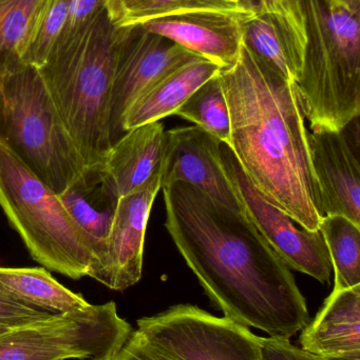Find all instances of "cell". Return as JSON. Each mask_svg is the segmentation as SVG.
Instances as JSON below:
<instances>
[{
    "label": "cell",
    "mask_w": 360,
    "mask_h": 360,
    "mask_svg": "<svg viewBox=\"0 0 360 360\" xmlns=\"http://www.w3.org/2000/svg\"><path fill=\"white\" fill-rule=\"evenodd\" d=\"M162 190L165 228L224 317L283 340L308 325L306 298L291 270L244 214L186 182Z\"/></svg>",
    "instance_id": "1"
},
{
    "label": "cell",
    "mask_w": 360,
    "mask_h": 360,
    "mask_svg": "<svg viewBox=\"0 0 360 360\" xmlns=\"http://www.w3.org/2000/svg\"><path fill=\"white\" fill-rule=\"evenodd\" d=\"M230 118V146L260 194L300 226L319 231L323 214L309 132L295 82L258 58L244 42L218 73Z\"/></svg>",
    "instance_id": "2"
},
{
    "label": "cell",
    "mask_w": 360,
    "mask_h": 360,
    "mask_svg": "<svg viewBox=\"0 0 360 360\" xmlns=\"http://www.w3.org/2000/svg\"><path fill=\"white\" fill-rule=\"evenodd\" d=\"M118 25L107 6L72 34H61L38 70L87 172L112 147L109 103Z\"/></svg>",
    "instance_id": "3"
},
{
    "label": "cell",
    "mask_w": 360,
    "mask_h": 360,
    "mask_svg": "<svg viewBox=\"0 0 360 360\" xmlns=\"http://www.w3.org/2000/svg\"><path fill=\"white\" fill-rule=\"evenodd\" d=\"M306 48L295 82L312 131H338L360 114V0H297Z\"/></svg>",
    "instance_id": "4"
},
{
    "label": "cell",
    "mask_w": 360,
    "mask_h": 360,
    "mask_svg": "<svg viewBox=\"0 0 360 360\" xmlns=\"http://www.w3.org/2000/svg\"><path fill=\"white\" fill-rule=\"evenodd\" d=\"M0 143L56 195L86 176L84 162L32 65L0 77Z\"/></svg>",
    "instance_id": "5"
},
{
    "label": "cell",
    "mask_w": 360,
    "mask_h": 360,
    "mask_svg": "<svg viewBox=\"0 0 360 360\" xmlns=\"http://www.w3.org/2000/svg\"><path fill=\"white\" fill-rule=\"evenodd\" d=\"M0 207L35 262L72 279L88 276L93 250L86 233L58 195L1 143Z\"/></svg>",
    "instance_id": "6"
},
{
    "label": "cell",
    "mask_w": 360,
    "mask_h": 360,
    "mask_svg": "<svg viewBox=\"0 0 360 360\" xmlns=\"http://www.w3.org/2000/svg\"><path fill=\"white\" fill-rule=\"evenodd\" d=\"M133 330L113 302L52 314L0 335V360H108Z\"/></svg>",
    "instance_id": "7"
},
{
    "label": "cell",
    "mask_w": 360,
    "mask_h": 360,
    "mask_svg": "<svg viewBox=\"0 0 360 360\" xmlns=\"http://www.w3.org/2000/svg\"><path fill=\"white\" fill-rule=\"evenodd\" d=\"M137 331L170 360H262L259 336L192 304L143 317Z\"/></svg>",
    "instance_id": "8"
},
{
    "label": "cell",
    "mask_w": 360,
    "mask_h": 360,
    "mask_svg": "<svg viewBox=\"0 0 360 360\" xmlns=\"http://www.w3.org/2000/svg\"><path fill=\"white\" fill-rule=\"evenodd\" d=\"M221 162L243 214L290 269L329 285L332 264L321 231L300 226L291 216L266 200L243 171L230 146L221 143Z\"/></svg>",
    "instance_id": "9"
},
{
    "label": "cell",
    "mask_w": 360,
    "mask_h": 360,
    "mask_svg": "<svg viewBox=\"0 0 360 360\" xmlns=\"http://www.w3.org/2000/svg\"><path fill=\"white\" fill-rule=\"evenodd\" d=\"M198 58L142 25H118L109 103L112 145L125 134L123 120L131 105L161 78Z\"/></svg>",
    "instance_id": "10"
},
{
    "label": "cell",
    "mask_w": 360,
    "mask_h": 360,
    "mask_svg": "<svg viewBox=\"0 0 360 360\" xmlns=\"http://www.w3.org/2000/svg\"><path fill=\"white\" fill-rule=\"evenodd\" d=\"M309 147L323 216H344L360 226L359 117L342 130L309 132Z\"/></svg>",
    "instance_id": "11"
},
{
    "label": "cell",
    "mask_w": 360,
    "mask_h": 360,
    "mask_svg": "<svg viewBox=\"0 0 360 360\" xmlns=\"http://www.w3.org/2000/svg\"><path fill=\"white\" fill-rule=\"evenodd\" d=\"M160 188L158 176L142 190L118 199L103 253L91 266L89 277L116 291H124L139 283L146 228Z\"/></svg>",
    "instance_id": "12"
},
{
    "label": "cell",
    "mask_w": 360,
    "mask_h": 360,
    "mask_svg": "<svg viewBox=\"0 0 360 360\" xmlns=\"http://www.w3.org/2000/svg\"><path fill=\"white\" fill-rule=\"evenodd\" d=\"M221 141L198 126L165 131L161 188L183 181L220 205L243 214L221 162Z\"/></svg>",
    "instance_id": "13"
},
{
    "label": "cell",
    "mask_w": 360,
    "mask_h": 360,
    "mask_svg": "<svg viewBox=\"0 0 360 360\" xmlns=\"http://www.w3.org/2000/svg\"><path fill=\"white\" fill-rule=\"evenodd\" d=\"M253 13L190 10L148 19L139 25L222 69L238 58L245 21Z\"/></svg>",
    "instance_id": "14"
},
{
    "label": "cell",
    "mask_w": 360,
    "mask_h": 360,
    "mask_svg": "<svg viewBox=\"0 0 360 360\" xmlns=\"http://www.w3.org/2000/svg\"><path fill=\"white\" fill-rule=\"evenodd\" d=\"M243 42L283 78L297 82L306 48V23L297 0H259L245 21Z\"/></svg>",
    "instance_id": "15"
},
{
    "label": "cell",
    "mask_w": 360,
    "mask_h": 360,
    "mask_svg": "<svg viewBox=\"0 0 360 360\" xmlns=\"http://www.w3.org/2000/svg\"><path fill=\"white\" fill-rule=\"evenodd\" d=\"M164 124L131 129L112 145L99 171L101 184L116 199L145 188L162 172Z\"/></svg>",
    "instance_id": "16"
},
{
    "label": "cell",
    "mask_w": 360,
    "mask_h": 360,
    "mask_svg": "<svg viewBox=\"0 0 360 360\" xmlns=\"http://www.w3.org/2000/svg\"><path fill=\"white\" fill-rule=\"evenodd\" d=\"M300 348L323 359L360 355V285L333 290L302 330Z\"/></svg>",
    "instance_id": "17"
},
{
    "label": "cell",
    "mask_w": 360,
    "mask_h": 360,
    "mask_svg": "<svg viewBox=\"0 0 360 360\" xmlns=\"http://www.w3.org/2000/svg\"><path fill=\"white\" fill-rule=\"evenodd\" d=\"M221 68L206 59L198 58L173 70L150 86L129 108L123 120V130L173 115L201 86L217 75Z\"/></svg>",
    "instance_id": "18"
},
{
    "label": "cell",
    "mask_w": 360,
    "mask_h": 360,
    "mask_svg": "<svg viewBox=\"0 0 360 360\" xmlns=\"http://www.w3.org/2000/svg\"><path fill=\"white\" fill-rule=\"evenodd\" d=\"M58 196L90 241L92 266L103 253L118 199L106 190L99 172H87L84 179Z\"/></svg>",
    "instance_id": "19"
},
{
    "label": "cell",
    "mask_w": 360,
    "mask_h": 360,
    "mask_svg": "<svg viewBox=\"0 0 360 360\" xmlns=\"http://www.w3.org/2000/svg\"><path fill=\"white\" fill-rule=\"evenodd\" d=\"M0 285L17 300L52 314L86 308L89 302L55 281L44 268H1Z\"/></svg>",
    "instance_id": "20"
},
{
    "label": "cell",
    "mask_w": 360,
    "mask_h": 360,
    "mask_svg": "<svg viewBox=\"0 0 360 360\" xmlns=\"http://www.w3.org/2000/svg\"><path fill=\"white\" fill-rule=\"evenodd\" d=\"M319 231L335 273L334 290L360 285V226L340 215L323 216Z\"/></svg>",
    "instance_id": "21"
},
{
    "label": "cell",
    "mask_w": 360,
    "mask_h": 360,
    "mask_svg": "<svg viewBox=\"0 0 360 360\" xmlns=\"http://www.w3.org/2000/svg\"><path fill=\"white\" fill-rule=\"evenodd\" d=\"M42 0H0V77L25 65L23 52Z\"/></svg>",
    "instance_id": "22"
},
{
    "label": "cell",
    "mask_w": 360,
    "mask_h": 360,
    "mask_svg": "<svg viewBox=\"0 0 360 360\" xmlns=\"http://www.w3.org/2000/svg\"><path fill=\"white\" fill-rule=\"evenodd\" d=\"M173 115L194 122L221 143H230V111L218 74L201 86Z\"/></svg>",
    "instance_id": "23"
},
{
    "label": "cell",
    "mask_w": 360,
    "mask_h": 360,
    "mask_svg": "<svg viewBox=\"0 0 360 360\" xmlns=\"http://www.w3.org/2000/svg\"><path fill=\"white\" fill-rule=\"evenodd\" d=\"M70 0H42L23 52L25 65L39 68L65 29Z\"/></svg>",
    "instance_id": "24"
},
{
    "label": "cell",
    "mask_w": 360,
    "mask_h": 360,
    "mask_svg": "<svg viewBox=\"0 0 360 360\" xmlns=\"http://www.w3.org/2000/svg\"><path fill=\"white\" fill-rule=\"evenodd\" d=\"M190 10H225V8H222L215 0H145L143 4L128 13L118 25H139L148 19Z\"/></svg>",
    "instance_id": "25"
},
{
    "label": "cell",
    "mask_w": 360,
    "mask_h": 360,
    "mask_svg": "<svg viewBox=\"0 0 360 360\" xmlns=\"http://www.w3.org/2000/svg\"><path fill=\"white\" fill-rule=\"evenodd\" d=\"M52 313L25 304L0 285V335L48 319Z\"/></svg>",
    "instance_id": "26"
},
{
    "label": "cell",
    "mask_w": 360,
    "mask_h": 360,
    "mask_svg": "<svg viewBox=\"0 0 360 360\" xmlns=\"http://www.w3.org/2000/svg\"><path fill=\"white\" fill-rule=\"evenodd\" d=\"M260 344L262 360H325L294 346L290 340L260 338Z\"/></svg>",
    "instance_id": "27"
},
{
    "label": "cell",
    "mask_w": 360,
    "mask_h": 360,
    "mask_svg": "<svg viewBox=\"0 0 360 360\" xmlns=\"http://www.w3.org/2000/svg\"><path fill=\"white\" fill-rule=\"evenodd\" d=\"M107 0H70L67 21L63 33H74L88 23L104 6Z\"/></svg>",
    "instance_id": "28"
},
{
    "label": "cell",
    "mask_w": 360,
    "mask_h": 360,
    "mask_svg": "<svg viewBox=\"0 0 360 360\" xmlns=\"http://www.w3.org/2000/svg\"><path fill=\"white\" fill-rule=\"evenodd\" d=\"M108 360H170L152 347L141 334L133 331L126 344Z\"/></svg>",
    "instance_id": "29"
},
{
    "label": "cell",
    "mask_w": 360,
    "mask_h": 360,
    "mask_svg": "<svg viewBox=\"0 0 360 360\" xmlns=\"http://www.w3.org/2000/svg\"><path fill=\"white\" fill-rule=\"evenodd\" d=\"M145 0H107L106 6L113 17L114 21L118 25L128 13L135 10Z\"/></svg>",
    "instance_id": "30"
},
{
    "label": "cell",
    "mask_w": 360,
    "mask_h": 360,
    "mask_svg": "<svg viewBox=\"0 0 360 360\" xmlns=\"http://www.w3.org/2000/svg\"><path fill=\"white\" fill-rule=\"evenodd\" d=\"M215 1L225 10L253 12L259 0H215Z\"/></svg>",
    "instance_id": "31"
},
{
    "label": "cell",
    "mask_w": 360,
    "mask_h": 360,
    "mask_svg": "<svg viewBox=\"0 0 360 360\" xmlns=\"http://www.w3.org/2000/svg\"><path fill=\"white\" fill-rule=\"evenodd\" d=\"M325 360H360V355H359V356L352 357H336V359H325Z\"/></svg>",
    "instance_id": "32"
},
{
    "label": "cell",
    "mask_w": 360,
    "mask_h": 360,
    "mask_svg": "<svg viewBox=\"0 0 360 360\" xmlns=\"http://www.w3.org/2000/svg\"><path fill=\"white\" fill-rule=\"evenodd\" d=\"M82 360H90V359H82Z\"/></svg>",
    "instance_id": "33"
}]
</instances>
